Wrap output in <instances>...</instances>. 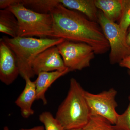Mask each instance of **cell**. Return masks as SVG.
<instances>
[{
  "instance_id": "7402d4cb",
  "label": "cell",
  "mask_w": 130,
  "mask_h": 130,
  "mask_svg": "<svg viewBox=\"0 0 130 130\" xmlns=\"http://www.w3.org/2000/svg\"><path fill=\"white\" fill-rule=\"evenodd\" d=\"M19 130H45L44 126H35L31 129H20Z\"/></svg>"
},
{
  "instance_id": "52a82bcc",
  "label": "cell",
  "mask_w": 130,
  "mask_h": 130,
  "mask_svg": "<svg viewBox=\"0 0 130 130\" xmlns=\"http://www.w3.org/2000/svg\"><path fill=\"white\" fill-rule=\"evenodd\" d=\"M117 91L111 88L97 94L85 91V96L90 115H98L106 119L113 124L116 123L119 114L116 101Z\"/></svg>"
},
{
  "instance_id": "d6986e66",
  "label": "cell",
  "mask_w": 130,
  "mask_h": 130,
  "mask_svg": "<svg viewBox=\"0 0 130 130\" xmlns=\"http://www.w3.org/2000/svg\"><path fill=\"white\" fill-rule=\"evenodd\" d=\"M128 73L130 77V70ZM129 103L125 111L121 114H119L117 121L114 125L118 130H130V95Z\"/></svg>"
},
{
  "instance_id": "9a60e30c",
  "label": "cell",
  "mask_w": 130,
  "mask_h": 130,
  "mask_svg": "<svg viewBox=\"0 0 130 130\" xmlns=\"http://www.w3.org/2000/svg\"><path fill=\"white\" fill-rule=\"evenodd\" d=\"M22 3L25 7L33 11L48 14L59 2V0H22Z\"/></svg>"
},
{
  "instance_id": "8fae6325",
  "label": "cell",
  "mask_w": 130,
  "mask_h": 130,
  "mask_svg": "<svg viewBox=\"0 0 130 130\" xmlns=\"http://www.w3.org/2000/svg\"><path fill=\"white\" fill-rule=\"evenodd\" d=\"M71 72L67 68L64 71L43 72H40L38 75L37 79L35 80L36 100H41L43 104L46 105L47 101L45 94L51 85L60 77Z\"/></svg>"
},
{
  "instance_id": "44dd1931",
  "label": "cell",
  "mask_w": 130,
  "mask_h": 130,
  "mask_svg": "<svg viewBox=\"0 0 130 130\" xmlns=\"http://www.w3.org/2000/svg\"><path fill=\"white\" fill-rule=\"evenodd\" d=\"M119 65L121 67L126 68L130 70V55L124 58Z\"/></svg>"
},
{
  "instance_id": "5bb4252c",
  "label": "cell",
  "mask_w": 130,
  "mask_h": 130,
  "mask_svg": "<svg viewBox=\"0 0 130 130\" xmlns=\"http://www.w3.org/2000/svg\"><path fill=\"white\" fill-rule=\"evenodd\" d=\"M0 32L13 38L18 37V20L14 14L8 9L0 10Z\"/></svg>"
},
{
  "instance_id": "ac0fdd59",
  "label": "cell",
  "mask_w": 130,
  "mask_h": 130,
  "mask_svg": "<svg viewBox=\"0 0 130 130\" xmlns=\"http://www.w3.org/2000/svg\"><path fill=\"white\" fill-rule=\"evenodd\" d=\"M125 32H127L130 26V0H122V11L119 24Z\"/></svg>"
},
{
  "instance_id": "cb8c5ba5",
  "label": "cell",
  "mask_w": 130,
  "mask_h": 130,
  "mask_svg": "<svg viewBox=\"0 0 130 130\" xmlns=\"http://www.w3.org/2000/svg\"><path fill=\"white\" fill-rule=\"evenodd\" d=\"M3 130H9V128H8V127L7 126H5L4 128V129H3Z\"/></svg>"
},
{
  "instance_id": "7a4b0ae2",
  "label": "cell",
  "mask_w": 130,
  "mask_h": 130,
  "mask_svg": "<svg viewBox=\"0 0 130 130\" xmlns=\"http://www.w3.org/2000/svg\"><path fill=\"white\" fill-rule=\"evenodd\" d=\"M85 91L75 78L70 79L67 96L58 108L55 117L65 130L83 129L88 122L90 113Z\"/></svg>"
},
{
  "instance_id": "6da1fadb",
  "label": "cell",
  "mask_w": 130,
  "mask_h": 130,
  "mask_svg": "<svg viewBox=\"0 0 130 130\" xmlns=\"http://www.w3.org/2000/svg\"><path fill=\"white\" fill-rule=\"evenodd\" d=\"M50 13L53 19V38L86 43L93 48L96 54H103L110 50L108 42L97 22L91 21L60 3Z\"/></svg>"
},
{
  "instance_id": "5b68a950",
  "label": "cell",
  "mask_w": 130,
  "mask_h": 130,
  "mask_svg": "<svg viewBox=\"0 0 130 130\" xmlns=\"http://www.w3.org/2000/svg\"><path fill=\"white\" fill-rule=\"evenodd\" d=\"M98 22L110 46V64H119L130 55V48L126 42L127 32L124 31L119 24L107 18L100 10L98 11Z\"/></svg>"
},
{
  "instance_id": "e0dca14e",
  "label": "cell",
  "mask_w": 130,
  "mask_h": 130,
  "mask_svg": "<svg viewBox=\"0 0 130 130\" xmlns=\"http://www.w3.org/2000/svg\"><path fill=\"white\" fill-rule=\"evenodd\" d=\"M40 121L44 125L45 130H65L61 124L49 112H44L39 115Z\"/></svg>"
},
{
  "instance_id": "4fadbf2b",
  "label": "cell",
  "mask_w": 130,
  "mask_h": 130,
  "mask_svg": "<svg viewBox=\"0 0 130 130\" xmlns=\"http://www.w3.org/2000/svg\"><path fill=\"white\" fill-rule=\"evenodd\" d=\"M98 9L110 21H119L122 11V0H95Z\"/></svg>"
},
{
  "instance_id": "277c9868",
  "label": "cell",
  "mask_w": 130,
  "mask_h": 130,
  "mask_svg": "<svg viewBox=\"0 0 130 130\" xmlns=\"http://www.w3.org/2000/svg\"><path fill=\"white\" fill-rule=\"evenodd\" d=\"M7 9L12 12L18 20V37L53 38V19L50 13L33 11L25 7L22 2Z\"/></svg>"
},
{
  "instance_id": "8992f818",
  "label": "cell",
  "mask_w": 130,
  "mask_h": 130,
  "mask_svg": "<svg viewBox=\"0 0 130 130\" xmlns=\"http://www.w3.org/2000/svg\"><path fill=\"white\" fill-rule=\"evenodd\" d=\"M56 46L65 66L71 71L89 67L96 54L92 47L83 43L65 40Z\"/></svg>"
},
{
  "instance_id": "2e32d148",
  "label": "cell",
  "mask_w": 130,
  "mask_h": 130,
  "mask_svg": "<svg viewBox=\"0 0 130 130\" xmlns=\"http://www.w3.org/2000/svg\"><path fill=\"white\" fill-rule=\"evenodd\" d=\"M83 130H118L106 119L98 116L90 115L89 120Z\"/></svg>"
},
{
  "instance_id": "603a6c76",
  "label": "cell",
  "mask_w": 130,
  "mask_h": 130,
  "mask_svg": "<svg viewBox=\"0 0 130 130\" xmlns=\"http://www.w3.org/2000/svg\"><path fill=\"white\" fill-rule=\"evenodd\" d=\"M128 29L129 30L127 32L126 40L127 44L130 48V26Z\"/></svg>"
},
{
  "instance_id": "7c38bea8",
  "label": "cell",
  "mask_w": 130,
  "mask_h": 130,
  "mask_svg": "<svg viewBox=\"0 0 130 130\" xmlns=\"http://www.w3.org/2000/svg\"><path fill=\"white\" fill-rule=\"evenodd\" d=\"M59 1L68 9L82 13L91 21H98L99 11L95 0H59Z\"/></svg>"
},
{
  "instance_id": "3957f363",
  "label": "cell",
  "mask_w": 130,
  "mask_h": 130,
  "mask_svg": "<svg viewBox=\"0 0 130 130\" xmlns=\"http://www.w3.org/2000/svg\"><path fill=\"white\" fill-rule=\"evenodd\" d=\"M2 40L16 55L20 75L24 80L32 78L33 61L40 53L50 47L57 46L65 40L62 38H36L31 37L9 38L3 36Z\"/></svg>"
},
{
  "instance_id": "30bf717a",
  "label": "cell",
  "mask_w": 130,
  "mask_h": 130,
  "mask_svg": "<svg viewBox=\"0 0 130 130\" xmlns=\"http://www.w3.org/2000/svg\"><path fill=\"white\" fill-rule=\"evenodd\" d=\"M25 80V87L16 99L15 104L20 108L22 116L25 118H28L35 112L32 107L34 101L36 100V92L35 81L28 78Z\"/></svg>"
},
{
  "instance_id": "ba28073f",
  "label": "cell",
  "mask_w": 130,
  "mask_h": 130,
  "mask_svg": "<svg viewBox=\"0 0 130 130\" xmlns=\"http://www.w3.org/2000/svg\"><path fill=\"white\" fill-rule=\"evenodd\" d=\"M67 68L56 46L50 47L40 53L35 58L32 64L35 75L43 72L64 71Z\"/></svg>"
},
{
  "instance_id": "ffe728a7",
  "label": "cell",
  "mask_w": 130,
  "mask_h": 130,
  "mask_svg": "<svg viewBox=\"0 0 130 130\" xmlns=\"http://www.w3.org/2000/svg\"><path fill=\"white\" fill-rule=\"evenodd\" d=\"M22 2V0H1L0 8L2 9H7L10 7Z\"/></svg>"
},
{
  "instance_id": "d4e9b609",
  "label": "cell",
  "mask_w": 130,
  "mask_h": 130,
  "mask_svg": "<svg viewBox=\"0 0 130 130\" xmlns=\"http://www.w3.org/2000/svg\"><path fill=\"white\" fill-rule=\"evenodd\" d=\"M70 130H83L82 129H75Z\"/></svg>"
},
{
  "instance_id": "9c48e42d",
  "label": "cell",
  "mask_w": 130,
  "mask_h": 130,
  "mask_svg": "<svg viewBox=\"0 0 130 130\" xmlns=\"http://www.w3.org/2000/svg\"><path fill=\"white\" fill-rule=\"evenodd\" d=\"M20 75L16 55L1 38L0 40V80L6 85L12 83Z\"/></svg>"
}]
</instances>
